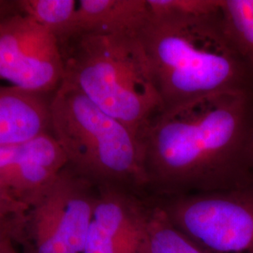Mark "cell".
<instances>
[{
	"label": "cell",
	"instance_id": "3",
	"mask_svg": "<svg viewBox=\"0 0 253 253\" xmlns=\"http://www.w3.org/2000/svg\"><path fill=\"white\" fill-rule=\"evenodd\" d=\"M65 62L64 78L140 136L163 110V99L137 33L84 34Z\"/></svg>",
	"mask_w": 253,
	"mask_h": 253
},
{
	"label": "cell",
	"instance_id": "7",
	"mask_svg": "<svg viewBox=\"0 0 253 253\" xmlns=\"http://www.w3.org/2000/svg\"><path fill=\"white\" fill-rule=\"evenodd\" d=\"M68 164L62 148L48 132L0 146V185L31 207Z\"/></svg>",
	"mask_w": 253,
	"mask_h": 253
},
{
	"label": "cell",
	"instance_id": "8",
	"mask_svg": "<svg viewBox=\"0 0 253 253\" xmlns=\"http://www.w3.org/2000/svg\"><path fill=\"white\" fill-rule=\"evenodd\" d=\"M50 103L40 94L15 86L0 87V146L17 145L47 133Z\"/></svg>",
	"mask_w": 253,
	"mask_h": 253
},
{
	"label": "cell",
	"instance_id": "16",
	"mask_svg": "<svg viewBox=\"0 0 253 253\" xmlns=\"http://www.w3.org/2000/svg\"><path fill=\"white\" fill-rule=\"evenodd\" d=\"M30 207L0 185V211L10 217H26Z\"/></svg>",
	"mask_w": 253,
	"mask_h": 253
},
{
	"label": "cell",
	"instance_id": "14",
	"mask_svg": "<svg viewBox=\"0 0 253 253\" xmlns=\"http://www.w3.org/2000/svg\"><path fill=\"white\" fill-rule=\"evenodd\" d=\"M152 17H205L220 11L221 0H146Z\"/></svg>",
	"mask_w": 253,
	"mask_h": 253
},
{
	"label": "cell",
	"instance_id": "13",
	"mask_svg": "<svg viewBox=\"0 0 253 253\" xmlns=\"http://www.w3.org/2000/svg\"><path fill=\"white\" fill-rule=\"evenodd\" d=\"M27 215L33 253H75L41 200L32 204Z\"/></svg>",
	"mask_w": 253,
	"mask_h": 253
},
{
	"label": "cell",
	"instance_id": "18",
	"mask_svg": "<svg viewBox=\"0 0 253 253\" xmlns=\"http://www.w3.org/2000/svg\"><path fill=\"white\" fill-rule=\"evenodd\" d=\"M22 226V224H15V223H12V224H0V234L2 233H9L11 235H16L18 229H20Z\"/></svg>",
	"mask_w": 253,
	"mask_h": 253
},
{
	"label": "cell",
	"instance_id": "11",
	"mask_svg": "<svg viewBox=\"0 0 253 253\" xmlns=\"http://www.w3.org/2000/svg\"><path fill=\"white\" fill-rule=\"evenodd\" d=\"M150 208L145 227L147 253H208L183 235L148 198Z\"/></svg>",
	"mask_w": 253,
	"mask_h": 253
},
{
	"label": "cell",
	"instance_id": "5",
	"mask_svg": "<svg viewBox=\"0 0 253 253\" xmlns=\"http://www.w3.org/2000/svg\"><path fill=\"white\" fill-rule=\"evenodd\" d=\"M172 226L208 253H253V182L234 189L150 197Z\"/></svg>",
	"mask_w": 253,
	"mask_h": 253
},
{
	"label": "cell",
	"instance_id": "19",
	"mask_svg": "<svg viewBox=\"0 0 253 253\" xmlns=\"http://www.w3.org/2000/svg\"><path fill=\"white\" fill-rule=\"evenodd\" d=\"M250 154L253 166V114H252V125H251V136H250Z\"/></svg>",
	"mask_w": 253,
	"mask_h": 253
},
{
	"label": "cell",
	"instance_id": "12",
	"mask_svg": "<svg viewBox=\"0 0 253 253\" xmlns=\"http://www.w3.org/2000/svg\"><path fill=\"white\" fill-rule=\"evenodd\" d=\"M227 35L253 69V0H221Z\"/></svg>",
	"mask_w": 253,
	"mask_h": 253
},
{
	"label": "cell",
	"instance_id": "1",
	"mask_svg": "<svg viewBox=\"0 0 253 253\" xmlns=\"http://www.w3.org/2000/svg\"><path fill=\"white\" fill-rule=\"evenodd\" d=\"M253 91H222L163 109L141 133L151 197L229 190L253 182Z\"/></svg>",
	"mask_w": 253,
	"mask_h": 253
},
{
	"label": "cell",
	"instance_id": "2",
	"mask_svg": "<svg viewBox=\"0 0 253 253\" xmlns=\"http://www.w3.org/2000/svg\"><path fill=\"white\" fill-rule=\"evenodd\" d=\"M137 35L163 109L217 92L253 91V69L227 35L221 10L205 17L149 16Z\"/></svg>",
	"mask_w": 253,
	"mask_h": 253
},
{
	"label": "cell",
	"instance_id": "15",
	"mask_svg": "<svg viewBox=\"0 0 253 253\" xmlns=\"http://www.w3.org/2000/svg\"><path fill=\"white\" fill-rule=\"evenodd\" d=\"M83 253H147L145 235L138 241H122L106 235L91 223Z\"/></svg>",
	"mask_w": 253,
	"mask_h": 253
},
{
	"label": "cell",
	"instance_id": "17",
	"mask_svg": "<svg viewBox=\"0 0 253 253\" xmlns=\"http://www.w3.org/2000/svg\"><path fill=\"white\" fill-rule=\"evenodd\" d=\"M13 237L14 235L9 233L0 234V253H17L12 243Z\"/></svg>",
	"mask_w": 253,
	"mask_h": 253
},
{
	"label": "cell",
	"instance_id": "6",
	"mask_svg": "<svg viewBox=\"0 0 253 253\" xmlns=\"http://www.w3.org/2000/svg\"><path fill=\"white\" fill-rule=\"evenodd\" d=\"M65 75L58 39L30 16L0 19V79L33 93L57 89Z\"/></svg>",
	"mask_w": 253,
	"mask_h": 253
},
{
	"label": "cell",
	"instance_id": "9",
	"mask_svg": "<svg viewBox=\"0 0 253 253\" xmlns=\"http://www.w3.org/2000/svg\"><path fill=\"white\" fill-rule=\"evenodd\" d=\"M148 18L146 0H81L77 2L74 38L138 33Z\"/></svg>",
	"mask_w": 253,
	"mask_h": 253
},
{
	"label": "cell",
	"instance_id": "10",
	"mask_svg": "<svg viewBox=\"0 0 253 253\" xmlns=\"http://www.w3.org/2000/svg\"><path fill=\"white\" fill-rule=\"evenodd\" d=\"M22 13L49 28L59 43L75 37L77 1L74 0H22Z\"/></svg>",
	"mask_w": 253,
	"mask_h": 253
},
{
	"label": "cell",
	"instance_id": "4",
	"mask_svg": "<svg viewBox=\"0 0 253 253\" xmlns=\"http://www.w3.org/2000/svg\"><path fill=\"white\" fill-rule=\"evenodd\" d=\"M51 127L68 165L96 185L145 190L140 136L63 78L50 101Z\"/></svg>",
	"mask_w": 253,
	"mask_h": 253
}]
</instances>
